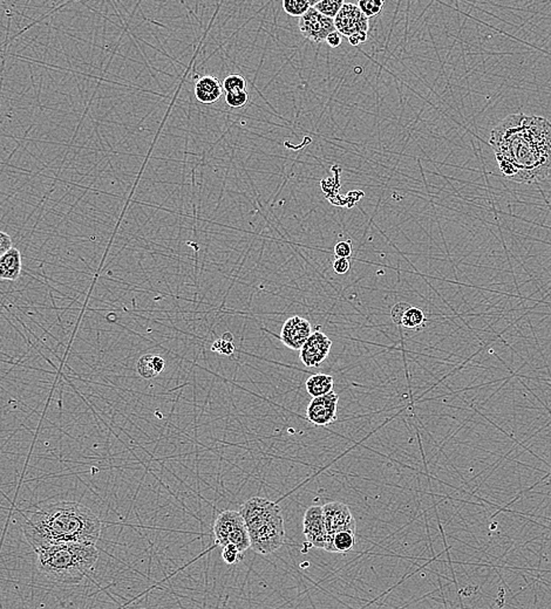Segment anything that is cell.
<instances>
[{"label": "cell", "instance_id": "11", "mask_svg": "<svg viewBox=\"0 0 551 609\" xmlns=\"http://www.w3.org/2000/svg\"><path fill=\"white\" fill-rule=\"evenodd\" d=\"M303 533L310 545L325 549L328 532L325 529L323 506H311L306 510L303 519Z\"/></svg>", "mask_w": 551, "mask_h": 609}, {"label": "cell", "instance_id": "30", "mask_svg": "<svg viewBox=\"0 0 551 609\" xmlns=\"http://www.w3.org/2000/svg\"><path fill=\"white\" fill-rule=\"evenodd\" d=\"M12 238L6 233L0 231V257L6 253L9 250L12 249Z\"/></svg>", "mask_w": 551, "mask_h": 609}, {"label": "cell", "instance_id": "2", "mask_svg": "<svg viewBox=\"0 0 551 609\" xmlns=\"http://www.w3.org/2000/svg\"><path fill=\"white\" fill-rule=\"evenodd\" d=\"M102 524L98 515L77 502L50 503L30 512L25 537L35 549L66 542L96 544Z\"/></svg>", "mask_w": 551, "mask_h": 609}, {"label": "cell", "instance_id": "10", "mask_svg": "<svg viewBox=\"0 0 551 609\" xmlns=\"http://www.w3.org/2000/svg\"><path fill=\"white\" fill-rule=\"evenodd\" d=\"M339 395L331 391L324 396L312 398L306 409V418L308 421L318 427L328 425L337 421V407H338Z\"/></svg>", "mask_w": 551, "mask_h": 609}, {"label": "cell", "instance_id": "23", "mask_svg": "<svg viewBox=\"0 0 551 609\" xmlns=\"http://www.w3.org/2000/svg\"><path fill=\"white\" fill-rule=\"evenodd\" d=\"M222 86L227 93L247 91V80L242 75L233 73V74H229L227 78L224 79Z\"/></svg>", "mask_w": 551, "mask_h": 609}, {"label": "cell", "instance_id": "9", "mask_svg": "<svg viewBox=\"0 0 551 609\" xmlns=\"http://www.w3.org/2000/svg\"><path fill=\"white\" fill-rule=\"evenodd\" d=\"M335 30L343 37L369 32V18L362 14L355 4L344 3L335 19Z\"/></svg>", "mask_w": 551, "mask_h": 609}, {"label": "cell", "instance_id": "5", "mask_svg": "<svg viewBox=\"0 0 551 609\" xmlns=\"http://www.w3.org/2000/svg\"><path fill=\"white\" fill-rule=\"evenodd\" d=\"M250 549L258 554H272L281 549L285 540L284 519L281 515L247 531Z\"/></svg>", "mask_w": 551, "mask_h": 609}, {"label": "cell", "instance_id": "17", "mask_svg": "<svg viewBox=\"0 0 551 609\" xmlns=\"http://www.w3.org/2000/svg\"><path fill=\"white\" fill-rule=\"evenodd\" d=\"M335 387V381L331 375L328 374H313L308 377L305 384V388L308 391V394L311 395L312 398L324 396L333 391Z\"/></svg>", "mask_w": 551, "mask_h": 609}, {"label": "cell", "instance_id": "31", "mask_svg": "<svg viewBox=\"0 0 551 609\" xmlns=\"http://www.w3.org/2000/svg\"><path fill=\"white\" fill-rule=\"evenodd\" d=\"M326 44L332 48H337L342 45L343 41V35L340 33H338L337 30L335 32H332L331 34H328V38H326Z\"/></svg>", "mask_w": 551, "mask_h": 609}, {"label": "cell", "instance_id": "20", "mask_svg": "<svg viewBox=\"0 0 551 609\" xmlns=\"http://www.w3.org/2000/svg\"><path fill=\"white\" fill-rule=\"evenodd\" d=\"M343 5H344L343 0H321V1H315L313 9L318 11L319 13L323 14L325 17L335 21Z\"/></svg>", "mask_w": 551, "mask_h": 609}, {"label": "cell", "instance_id": "7", "mask_svg": "<svg viewBox=\"0 0 551 609\" xmlns=\"http://www.w3.org/2000/svg\"><path fill=\"white\" fill-rule=\"evenodd\" d=\"M299 30L306 39L321 44L326 40L328 34L335 32V21L325 17L318 11L311 7L303 17L299 18Z\"/></svg>", "mask_w": 551, "mask_h": 609}, {"label": "cell", "instance_id": "13", "mask_svg": "<svg viewBox=\"0 0 551 609\" xmlns=\"http://www.w3.org/2000/svg\"><path fill=\"white\" fill-rule=\"evenodd\" d=\"M312 326L304 318L291 317L282 328L281 340L285 346L294 350H301L308 337H311Z\"/></svg>", "mask_w": 551, "mask_h": 609}, {"label": "cell", "instance_id": "3", "mask_svg": "<svg viewBox=\"0 0 551 609\" xmlns=\"http://www.w3.org/2000/svg\"><path fill=\"white\" fill-rule=\"evenodd\" d=\"M38 567L48 579L61 585H78L94 569L99 551L89 542H66L35 549Z\"/></svg>", "mask_w": 551, "mask_h": 609}, {"label": "cell", "instance_id": "29", "mask_svg": "<svg viewBox=\"0 0 551 609\" xmlns=\"http://www.w3.org/2000/svg\"><path fill=\"white\" fill-rule=\"evenodd\" d=\"M350 267H351V262H350L348 258H337L333 262V269H335V272L339 274V276L346 274Z\"/></svg>", "mask_w": 551, "mask_h": 609}, {"label": "cell", "instance_id": "15", "mask_svg": "<svg viewBox=\"0 0 551 609\" xmlns=\"http://www.w3.org/2000/svg\"><path fill=\"white\" fill-rule=\"evenodd\" d=\"M23 263H21V253L16 247L9 250L0 257V280L5 281H14L21 274Z\"/></svg>", "mask_w": 551, "mask_h": 609}, {"label": "cell", "instance_id": "6", "mask_svg": "<svg viewBox=\"0 0 551 609\" xmlns=\"http://www.w3.org/2000/svg\"><path fill=\"white\" fill-rule=\"evenodd\" d=\"M240 513L243 517L247 531L282 515L281 508L277 503L262 497H252L244 503Z\"/></svg>", "mask_w": 551, "mask_h": 609}, {"label": "cell", "instance_id": "8", "mask_svg": "<svg viewBox=\"0 0 551 609\" xmlns=\"http://www.w3.org/2000/svg\"><path fill=\"white\" fill-rule=\"evenodd\" d=\"M325 529L328 539L342 531H355V520L347 505L340 502L328 503L323 506Z\"/></svg>", "mask_w": 551, "mask_h": 609}, {"label": "cell", "instance_id": "32", "mask_svg": "<svg viewBox=\"0 0 551 609\" xmlns=\"http://www.w3.org/2000/svg\"><path fill=\"white\" fill-rule=\"evenodd\" d=\"M366 40H367V33H355L348 38V43L355 48L360 44H364Z\"/></svg>", "mask_w": 551, "mask_h": 609}, {"label": "cell", "instance_id": "33", "mask_svg": "<svg viewBox=\"0 0 551 609\" xmlns=\"http://www.w3.org/2000/svg\"><path fill=\"white\" fill-rule=\"evenodd\" d=\"M222 339H223V340L230 341V342H233V334L224 333L223 335H222Z\"/></svg>", "mask_w": 551, "mask_h": 609}, {"label": "cell", "instance_id": "1", "mask_svg": "<svg viewBox=\"0 0 551 609\" xmlns=\"http://www.w3.org/2000/svg\"><path fill=\"white\" fill-rule=\"evenodd\" d=\"M504 177L531 184L551 175V122L540 116L511 114L489 138Z\"/></svg>", "mask_w": 551, "mask_h": 609}, {"label": "cell", "instance_id": "26", "mask_svg": "<svg viewBox=\"0 0 551 609\" xmlns=\"http://www.w3.org/2000/svg\"><path fill=\"white\" fill-rule=\"evenodd\" d=\"M211 350L224 357H231L235 353V346L230 341L223 340L222 337L217 339L211 346Z\"/></svg>", "mask_w": 551, "mask_h": 609}, {"label": "cell", "instance_id": "25", "mask_svg": "<svg viewBox=\"0 0 551 609\" xmlns=\"http://www.w3.org/2000/svg\"><path fill=\"white\" fill-rule=\"evenodd\" d=\"M222 558L224 561L227 562L228 565H235L237 562L240 561V559L243 558V554L238 551L236 546L233 544H228L223 546L222 549Z\"/></svg>", "mask_w": 551, "mask_h": 609}, {"label": "cell", "instance_id": "4", "mask_svg": "<svg viewBox=\"0 0 551 609\" xmlns=\"http://www.w3.org/2000/svg\"><path fill=\"white\" fill-rule=\"evenodd\" d=\"M213 535L216 545L233 544L242 554L250 549V537L240 512L228 510L221 512L213 523Z\"/></svg>", "mask_w": 551, "mask_h": 609}, {"label": "cell", "instance_id": "28", "mask_svg": "<svg viewBox=\"0 0 551 609\" xmlns=\"http://www.w3.org/2000/svg\"><path fill=\"white\" fill-rule=\"evenodd\" d=\"M409 305L411 303H398L392 307V310H391V317H392L393 323L400 326V321H401V318H403V313H405V311L408 308Z\"/></svg>", "mask_w": 551, "mask_h": 609}, {"label": "cell", "instance_id": "27", "mask_svg": "<svg viewBox=\"0 0 551 609\" xmlns=\"http://www.w3.org/2000/svg\"><path fill=\"white\" fill-rule=\"evenodd\" d=\"M335 255L337 258H350L352 255L351 240L339 242L338 244L335 246Z\"/></svg>", "mask_w": 551, "mask_h": 609}, {"label": "cell", "instance_id": "18", "mask_svg": "<svg viewBox=\"0 0 551 609\" xmlns=\"http://www.w3.org/2000/svg\"><path fill=\"white\" fill-rule=\"evenodd\" d=\"M355 545V531H342L328 539L325 551L326 552L347 553Z\"/></svg>", "mask_w": 551, "mask_h": 609}, {"label": "cell", "instance_id": "24", "mask_svg": "<svg viewBox=\"0 0 551 609\" xmlns=\"http://www.w3.org/2000/svg\"><path fill=\"white\" fill-rule=\"evenodd\" d=\"M226 102L231 108H242L249 102L247 91H235L226 94Z\"/></svg>", "mask_w": 551, "mask_h": 609}, {"label": "cell", "instance_id": "12", "mask_svg": "<svg viewBox=\"0 0 551 609\" xmlns=\"http://www.w3.org/2000/svg\"><path fill=\"white\" fill-rule=\"evenodd\" d=\"M332 341L323 332H313L301 350V360L306 367H319L328 357Z\"/></svg>", "mask_w": 551, "mask_h": 609}, {"label": "cell", "instance_id": "22", "mask_svg": "<svg viewBox=\"0 0 551 609\" xmlns=\"http://www.w3.org/2000/svg\"><path fill=\"white\" fill-rule=\"evenodd\" d=\"M357 6L366 18H373L382 13L384 1L382 0H359Z\"/></svg>", "mask_w": 551, "mask_h": 609}, {"label": "cell", "instance_id": "14", "mask_svg": "<svg viewBox=\"0 0 551 609\" xmlns=\"http://www.w3.org/2000/svg\"><path fill=\"white\" fill-rule=\"evenodd\" d=\"M223 93V86L213 75H204L195 84V96L204 105H213Z\"/></svg>", "mask_w": 551, "mask_h": 609}, {"label": "cell", "instance_id": "19", "mask_svg": "<svg viewBox=\"0 0 551 609\" xmlns=\"http://www.w3.org/2000/svg\"><path fill=\"white\" fill-rule=\"evenodd\" d=\"M425 321H426V317H425L423 311L419 307L409 305L408 308L405 311V313L401 318L400 326L409 330H418L423 328Z\"/></svg>", "mask_w": 551, "mask_h": 609}, {"label": "cell", "instance_id": "21", "mask_svg": "<svg viewBox=\"0 0 551 609\" xmlns=\"http://www.w3.org/2000/svg\"><path fill=\"white\" fill-rule=\"evenodd\" d=\"M285 13L291 17L301 18L311 9V1L308 0H284L282 3Z\"/></svg>", "mask_w": 551, "mask_h": 609}, {"label": "cell", "instance_id": "16", "mask_svg": "<svg viewBox=\"0 0 551 609\" xmlns=\"http://www.w3.org/2000/svg\"><path fill=\"white\" fill-rule=\"evenodd\" d=\"M166 368V361L156 354H145L136 364V371L145 380H150L162 373Z\"/></svg>", "mask_w": 551, "mask_h": 609}]
</instances>
